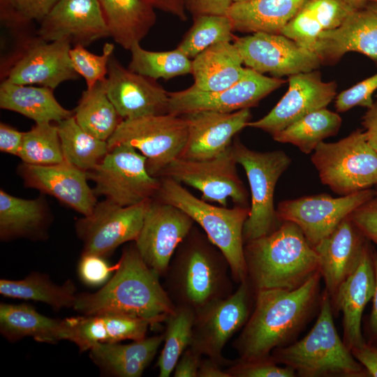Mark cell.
<instances>
[{"label": "cell", "instance_id": "4", "mask_svg": "<svg viewBox=\"0 0 377 377\" xmlns=\"http://www.w3.org/2000/svg\"><path fill=\"white\" fill-rule=\"evenodd\" d=\"M247 280L257 291L294 290L320 272V258L300 227L282 221L269 235L244 244Z\"/></svg>", "mask_w": 377, "mask_h": 377}, {"label": "cell", "instance_id": "50", "mask_svg": "<svg viewBox=\"0 0 377 377\" xmlns=\"http://www.w3.org/2000/svg\"><path fill=\"white\" fill-rule=\"evenodd\" d=\"M193 17L202 15H226L232 0H184Z\"/></svg>", "mask_w": 377, "mask_h": 377}, {"label": "cell", "instance_id": "51", "mask_svg": "<svg viewBox=\"0 0 377 377\" xmlns=\"http://www.w3.org/2000/svg\"><path fill=\"white\" fill-rule=\"evenodd\" d=\"M202 356L191 347H188L179 358L172 376L174 377H198Z\"/></svg>", "mask_w": 377, "mask_h": 377}, {"label": "cell", "instance_id": "32", "mask_svg": "<svg viewBox=\"0 0 377 377\" xmlns=\"http://www.w3.org/2000/svg\"><path fill=\"white\" fill-rule=\"evenodd\" d=\"M98 1L110 37L125 50L140 43L156 22L155 8L146 0Z\"/></svg>", "mask_w": 377, "mask_h": 377}, {"label": "cell", "instance_id": "61", "mask_svg": "<svg viewBox=\"0 0 377 377\" xmlns=\"http://www.w3.org/2000/svg\"><path fill=\"white\" fill-rule=\"evenodd\" d=\"M376 98H377V94L376 95Z\"/></svg>", "mask_w": 377, "mask_h": 377}, {"label": "cell", "instance_id": "44", "mask_svg": "<svg viewBox=\"0 0 377 377\" xmlns=\"http://www.w3.org/2000/svg\"><path fill=\"white\" fill-rule=\"evenodd\" d=\"M59 0H0V21L9 29L29 27L39 23Z\"/></svg>", "mask_w": 377, "mask_h": 377}, {"label": "cell", "instance_id": "55", "mask_svg": "<svg viewBox=\"0 0 377 377\" xmlns=\"http://www.w3.org/2000/svg\"><path fill=\"white\" fill-rule=\"evenodd\" d=\"M362 125L368 143L377 151V100L367 108L362 118Z\"/></svg>", "mask_w": 377, "mask_h": 377}, {"label": "cell", "instance_id": "36", "mask_svg": "<svg viewBox=\"0 0 377 377\" xmlns=\"http://www.w3.org/2000/svg\"><path fill=\"white\" fill-rule=\"evenodd\" d=\"M106 79L82 91L73 117L85 131L108 141L123 119L108 96Z\"/></svg>", "mask_w": 377, "mask_h": 377}, {"label": "cell", "instance_id": "17", "mask_svg": "<svg viewBox=\"0 0 377 377\" xmlns=\"http://www.w3.org/2000/svg\"><path fill=\"white\" fill-rule=\"evenodd\" d=\"M243 64L272 77L290 76L317 70L322 64L316 54L281 34L256 32L235 37Z\"/></svg>", "mask_w": 377, "mask_h": 377}, {"label": "cell", "instance_id": "24", "mask_svg": "<svg viewBox=\"0 0 377 377\" xmlns=\"http://www.w3.org/2000/svg\"><path fill=\"white\" fill-rule=\"evenodd\" d=\"M374 249L367 239L355 268L341 283L331 301L333 313L340 311L343 313V341L350 350L366 343L362 320L375 289Z\"/></svg>", "mask_w": 377, "mask_h": 377}, {"label": "cell", "instance_id": "35", "mask_svg": "<svg viewBox=\"0 0 377 377\" xmlns=\"http://www.w3.org/2000/svg\"><path fill=\"white\" fill-rule=\"evenodd\" d=\"M63 320L45 316L26 304H0V332L9 341L32 337L39 342L55 343L61 340Z\"/></svg>", "mask_w": 377, "mask_h": 377}, {"label": "cell", "instance_id": "16", "mask_svg": "<svg viewBox=\"0 0 377 377\" xmlns=\"http://www.w3.org/2000/svg\"><path fill=\"white\" fill-rule=\"evenodd\" d=\"M285 82L282 78L266 76L247 68L240 80L221 91H205L193 84L182 91L168 92V113L181 116L201 110L232 112L250 108Z\"/></svg>", "mask_w": 377, "mask_h": 377}, {"label": "cell", "instance_id": "31", "mask_svg": "<svg viewBox=\"0 0 377 377\" xmlns=\"http://www.w3.org/2000/svg\"><path fill=\"white\" fill-rule=\"evenodd\" d=\"M307 0H250L233 2L226 15L234 30L281 34Z\"/></svg>", "mask_w": 377, "mask_h": 377}, {"label": "cell", "instance_id": "46", "mask_svg": "<svg viewBox=\"0 0 377 377\" xmlns=\"http://www.w3.org/2000/svg\"><path fill=\"white\" fill-rule=\"evenodd\" d=\"M226 371L230 377H295V371L288 366L279 367L271 355L269 357L242 360L238 358Z\"/></svg>", "mask_w": 377, "mask_h": 377}, {"label": "cell", "instance_id": "21", "mask_svg": "<svg viewBox=\"0 0 377 377\" xmlns=\"http://www.w3.org/2000/svg\"><path fill=\"white\" fill-rule=\"evenodd\" d=\"M36 32L47 42L68 40L73 46L87 47L110 37L98 0H59Z\"/></svg>", "mask_w": 377, "mask_h": 377}, {"label": "cell", "instance_id": "57", "mask_svg": "<svg viewBox=\"0 0 377 377\" xmlns=\"http://www.w3.org/2000/svg\"><path fill=\"white\" fill-rule=\"evenodd\" d=\"M198 377H230L223 367L214 360L205 357H202Z\"/></svg>", "mask_w": 377, "mask_h": 377}, {"label": "cell", "instance_id": "59", "mask_svg": "<svg viewBox=\"0 0 377 377\" xmlns=\"http://www.w3.org/2000/svg\"><path fill=\"white\" fill-rule=\"evenodd\" d=\"M250 1V0H232V2H240V1Z\"/></svg>", "mask_w": 377, "mask_h": 377}, {"label": "cell", "instance_id": "58", "mask_svg": "<svg viewBox=\"0 0 377 377\" xmlns=\"http://www.w3.org/2000/svg\"><path fill=\"white\" fill-rule=\"evenodd\" d=\"M353 9L364 7L369 3H377V0H341Z\"/></svg>", "mask_w": 377, "mask_h": 377}, {"label": "cell", "instance_id": "19", "mask_svg": "<svg viewBox=\"0 0 377 377\" xmlns=\"http://www.w3.org/2000/svg\"><path fill=\"white\" fill-rule=\"evenodd\" d=\"M288 89L272 110L247 127L259 128L272 136L314 111L326 108L337 96V83L324 82L315 70L289 76Z\"/></svg>", "mask_w": 377, "mask_h": 377}, {"label": "cell", "instance_id": "39", "mask_svg": "<svg viewBox=\"0 0 377 377\" xmlns=\"http://www.w3.org/2000/svg\"><path fill=\"white\" fill-rule=\"evenodd\" d=\"M64 161L85 171L94 168L109 151L105 140L82 129L73 115L56 123Z\"/></svg>", "mask_w": 377, "mask_h": 377}, {"label": "cell", "instance_id": "29", "mask_svg": "<svg viewBox=\"0 0 377 377\" xmlns=\"http://www.w3.org/2000/svg\"><path fill=\"white\" fill-rule=\"evenodd\" d=\"M52 216L44 195L34 199L13 196L0 190V238L42 239L46 237Z\"/></svg>", "mask_w": 377, "mask_h": 377}, {"label": "cell", "instance_id": "8", "mask_svg": "<svg viewBox=\"0 0 377 377\" xmlns=\"http://www.w3.org/2000/svg\"><path fill=\"white\" fill-rule=\"evenodd\" d=\"M9 53L1 57V79L18 84H36L57 88L64 82L77 80L68 40L47 42L24 32L15 40Z\"/></svg>", "mask_w": 377, "mask_h": 377}, {"label": "cell", "instance_id": "52", "mask_svg": "<svg viewBox=\"0 0 377 377\" xmlns=\"http://www.w3.org/2000/svg\"><path fill=\"white\" fill-rule=\"evenodd\" d=\"M24 132L3 122L0 123V151L17 156L19 154Z\"/></svg>", "mask_w": 377, "mask_h": 377}, {"label": "cell", "instance_id": "9", "mask_svg": "<svg viewBox=\"0 0 377 377\" xmlns=\"http://www.w3.org/2000/svg\"><path fill=\"white\" fill-rule=\"evenodd\" d=\"M237 164L245 170L251 190V206L244 223V244L274 231L281 223L274 205L276 184L291 158L283 151L260 152L236 139L230 145Z\"/></svg>", "mask_w": 377, "mask_h": 377}, {"label": "cell", "instance_id": "11", "mask_svg": "<svg viewBox=\"0 0 377 377\" xmlns=\"http://www.w3.org/2000/svg\"><path fill=\"white\" fill-rule=\"evenodd\" d=\"M255 294L246 279L230 296L214 300L196 311L189 347L223 367L230 366L235 360L226 359L223 349L249 318Z\"/></svg>", "mask_w": 377, "mask_h": 377}, {"label": "cell", "instance_id": "6", "mask_svg": "<svg viewBox=\"0 0 377 377\" xmlns=\"http://www.w3.org/2000/svg\"><path fill=\"white\" fill-rule=\"evenodd\" d=\"M159 178V177H158ZM154 198L172 205L186 212L204 230L211 242L227 259L232 280L237 283L247 279L244 258L243 229L250 207L233 208L214 206L194 196L174 179L161 177Z\"/></svg>", "mask_w": 377, "mask_h": 377}, {"label": "cell", "instance_id": "47", "mask_svg": "<svg viewBox=\"0 0 377 377\" xmlns=\"http://www.w3.org/2000/svg\"><path fill=\"white\" fill-rule=\"evenodd\" d=\"M377 90V73L336 96L334 105L337 112H344L361 106L369 108L374 103L373 94Z\"/></svg>", "mask_w": 377, "mask_h": 377}, {"label": "cell", "instance_id": "40", "mask_svg": "<svg viewBox=\"0 0 377 377\" xmlns=\"http://www.w3.org/2000/svg\"><path fill=\"white\" fill-rule=\"evenodd\" d=\"M195 311L186 306H175L165 321L163 346L158 358L159 377H169L184 351L190 346Z\"/></svg>", "mask_w": 377, "mask_h": 377}, {"label": "cell", "instance_id": "37", "mask_svg": "<svg viewBox=\"0 0 377 377\" xmlns=\"http://www.w3.org/2000/svg\"><path fill=\"white\" fill-rule=\"evenodd\" d=\"M75 292L72 281L57 285L47 275L38 272L20 280H0V293L3 296L43 302L55 310L73 308L77 295Z\"/></svg>", "mask_w": 377, "mask_h": 377}, {"label": "cell", "instance_id": "22", "mask_svg": "<svg viewBox=\"0 0 377 377\" xmlns=\"http://www.w3.org/2000/svg\"><path fill=\"white\" fill-rule=\"evenodd\" d=\"M17 172L25 187L55 198L83 216H89L98 202L87 172L66 161L47 165L22 163Z\"/></svg>", "mask_w": 377, "mask_h": 377}, {"label": "cell", "instance_id": "7", "mask_svg": "<svg viewBox=\"0 0 377 377\" xmlns=\"http://www.w3.org/2000/svg\"><path fill=\"white\" fill-rule=\"evenodd\" d=\"M311 161L323 184L341 195L377 185V151L357 128L334 142H320Z\"/></svg>", "mask_w": 377, "mask_h": 377}, {"label": "cell", "instance_id": "27", "mask_svg": "<svg viewBox=\"0 0 377 377\" xmlns=\"http://www.w3.org/2000/svg\"><path fill=\"white\" fill-rule=\"evenodd\" d=\"M367 239L349 216L313 246L320 258V272L332 301L341 283L353 272Z\"/></svg>", "mask_w": 377, "mask_h": 377}, {"label": "cell", "instance_id": "18", "mask_svg": "<svg viewBox=\"0 0 377 377\" xmlns=\"http://www.w3.org/2000/svg\"><path fill=\"white\" fill-rule=\"evenodd\" d=\"M193 223L177 207L156 198L151 200L134 242L142 259L161 277L165 276L175 251L193 228Z\"/></svg>", "mask_w": 377, "mask_h": 377}, {"label": "cell", "instance_id": "2", "mask_svg": "<svg viewBox=\"0 0 377 377\" xmlns=\"http://www.w3.org/2000/svg\"><path fill=\"white\" fill-rule=\"evenodd\" d=\"M117 265L114 274L99 290L77 295L73 309L82 315H129L149 320L154 326L165 323L175 304L135 244L124 248Z\"/></svg>", "mask_w": 377, "mask_h": 377}, {"label": "cell", "instance_id": "56", "mask_svg": "<svg viewBox=\"0 0 377 377\" xmlns=\"http://www.w3.org/2000/svg\"><path fill=\"white\" fill-rule=\"evenodd\" d=\"M155 8L166 12L182 21L187 19L184 0H146Z\"/></svg>", "mask_w": 377, "mask_h": 377}, {"label": "cell", "instance_id": "14", "mask_svg": "<svg viewBox=\"0 0 377 377\" xmlns=\"http://www.w3.org/2000/svg\"><path fill=\"white\" fill-rule=\"evenodd\" d=\"M151 200L127 207L107 199L98 202L89 216L75 223L76 233L83 243L82 253L105 257L121 244L135 241Z\"/></svg>", "mask_w": 377, "mask_h": 377}, {"label": "cell", "instance_id": "5", "mask_svg": "<svg viewBox=\"0 0 377 377\" xmlns=\"http://www.w3.org/2000/svg\"><path fill=\"white\" fill-rule=\"evenodd\" d=\"M330 297L324 290L318 318L301 340L276 348L271 356L302 377H366L364 367L354 357L337 331Z\"/></svg>", "mask_w": 377, "mask_h": 377}, {"label": "cell", "instance_id": "33", "mask_svg": "<svg viewBox=\"0 0 377 377\" xmlns=\"http://www.w3.org/2000/svg\"><path fill=\"white\" fill-rule=\"evenodd\" d=\"M353 10L341 0H307L281 34L313 52L319 35L338 27Z\"/></svg>", "mask_w": 377, "mask_h": 377}, {"label": "cell", "instance_id": "38", "mask_svg": "<svg viewBox=\"0 0 377 377\" xmlns=\"http://www.w3.org/2000/svg\"><path fill=\"white\" fill-rule=\"evenodd\" d=\"M341 123L338 113L323 108L303 117L272 138L279 142L292 144L307 154L325 139L336 135Z\"/></svg>", "mask_w": 377, "mask_h": 377}, {"label": "cell", "instance_id": "42", "mask_svg": "<svg viewBox=\"0 0 377 377\" xmlns=\"http://www.w3.org/2000/svg\"><path fill=\"white\" fill-rule=\"evenodd\" d=\"M193 23L177 46L189 58H194L209 47L233 40L232 22L227 15H202Z\"/></svg>", "mask_w": 377, "mask_h": 377}, {"label": "cell", "instance_id": "23", "mask_svg": "<svg viewBox=\"0 0 377 377\" xmlns=\"http://www.w3.org/2000/svg\"><path fill=\"white\" fill-rule=\"evenodd\" d=\"M181 116L187 122L188 137L179 158L189 160L209 159L226 151L251 118L250 108L232 112L201 110Z\"/></svg>", "mask_w": 377, "mask_h": 377}, {"label": "cell", "instance_id": "30", "mask_svg": "<svg viewBox=\"0 0 377 377\" xmlns=\"http://www.w3.org/2000/svg\"><path fill=\"white\" fill-rule=\"evenodd\" d=\"M240 53L233 43H216L203 50L192 61L193 85L205 91L227 89L246 74Z\"/></svg>", "mask_w": 377, "mask_h": 377}, {"label": "cell", "instance_id": "26", "mask_svg": "<svg viewBox=\"0 0 377 377\" xmlns=\"http://www.w3.org/2000/svg\"><path fill=\"white\" fill-rule=\"evenodd\" d=\"M154 326L149 320L122 313L82 315L63 319L61 337L75 343L82 353L97 343L142 339Z\"/></svg>", "mask_w": 377, "mask_h": 377}, {"label": "cell", "instance_id": "20", "mask_svg": "<svg viewBox=\"0 0 377 377\" xmlns=\"http://www.w3.org/2000/svg\"><path fill=\"white\" fill-rule=\"evenodd\" d=\"M107 75L108 96L122 119L168 113V91L155 80L124 67L113 54Z\"/></svg>", "mask_w": 377, "mask_h": 377}, {"label": "cell", "instance_id": "12", "mask_svg": "<svg viewBox=\"0 0 377 377\" xmlns=\"http://www.w3.org/2000/svg\"><path fill=\"white\" fill-rule=\"evenodd\" d=\"M187 137L186 119L167 113L123 119L107 142L109 149L120 144L133 147L146 157L149 173L158 177L179 157Z\"/></svg>", "mask_w": 377, "mask_h": 377}, {"label": "cell", "instance_id": "28", "mask_svg": "<svg viewBox=\"0 0 377 377\" xmlns=\"http://www.w3.org/2000/svg\"><path fill=\"white\" fill-rule=\"evenodd\" d=\"M163 342V334L132 343H97L89 357L102 374L115 377H140Z\"/></svg>", "mask_w": 377, "mask_h": 377}, {"label": "cell", "instance_id": "43", "mask_svg": "<svg viewBox=\"0 0 377 377\" xmlns=\"http://www.w3.org/2000/svg\"><path fill=\"white\" fill-rule=\"evenodd\" d=\"M17 156L22 163L47 165L64 161L56 123L35 124L24 132Z\"/></svg>", "mask_w": 377, "mask_h": 377}, {"label": "cell", "instance_id": "53", "mask_svg": "<svg viewBox=\"0 0 377 377\" xmlns=\"http://www.w3.org/2000/svg\"><path fill=\"white\" fill-rule=\"evenodd\" d=\"M373 263L375 272V289L372 297V308L365 330L367 343L377 347V251L374 249Z\"/></svg>", "mask_w": 377, "mask_h": 377}, {"label": "cell", "instance_id": "60", "mask_svg": "<svg viewBox=\"0 0 377 377\" xmlns=\"http://www.w3.org/2000/svg\"><path fill=\"white\" fill-rule=\"evenodd\" d=\"M374 188L375 189V191H376V193H377V185H376V186H375L374 187Z\"/></svg>", "mask_w": 377, "mask_h": 377}, {"label": "cell", "instance_id": "34", "mask_svg": "<svg viewBox=\"0 0 377 377\" xmlns=\"http://www.w3.org/2000/svg\"><path fill=\"white\" fill-rule=\"evenodd\" d=\"M52 89L18 84L7 80L0 84V108L17 112L36 124L59 122L73 115L57 101Z\"/></svg>", "mask_w": 377, "mask_h": 377}, {"label": "cell", "instance_id": "10", "mask_svg": "<svg viewBox=\"0 0 377 377\" xmlns=\"http://www.w3.org/2000/svg\"><path fill=\"white\" fill-rule=\"evenodd\" d=\"M146 163V157L133 147L120 144L110 149L87 175L95 184L96 196L133 206L154 198L160 188V179L149 173Z\"/></svg>", "mask_w": 377, "mask_h": 377}, {"label": "cell", "instance_id": "1", "mask_svg": "<svg viewBox=\"0 0 377 377\" xmlns=\"http://www.w3.org/2000/svg\"><path fill=\"white\" fill-rule=\"evenodd\" d=\"M320 272L294 290L257 291L253 311L232 343L242 360L269 357L272 351L293 343L320 306Z\"/></svg>", "mask_w": 377, "mask_h": 377}, {"label": "cell", "instance_id": "54", "mask_svg": "<svg viewBox=\"0 0 377 377\" xmlns=\"http://www.w3.org/2000/svg\"><path fill=\"white\" fill-rule=\"evenodd\" d=\"M351 353L354 357L364 367L369 376L377 377V347L368 343L353 348Z\"/></svg>", "mask_w": 377, "mask_h": 377}, {"label": "cell", "instance_id": "48", "mask_svg": "<svg viewBox=\"0 0 377 377\" xmlns=\"http://www.w3.org/2000/svg\"><path fill=\"white\" fill-rule=\"evenodd\" d=\"M117 265H110L105 257L95 254L82 253L78 264L80 280L87 286H98L105 283L114 272Z\"/></svg>", "mask_w": 377, "mask_h": 377}, {"label": "cell", "instance_id": "3", "mask_svg": "<svg viewBox=\"0 0 377 377\" xmlns=\"http://www.w3.org/2000/svg\"><path fill=\"white\" fill-rule=\"evenodd\" d=\"M163 277V286L175 306L195 311L234 292L227 259L193 227L175 251Z\"/></svg>", "mask_w": 377, "mask_h": 377}, {"label": "cell", "instance_id": "41", "mask_svg": "<svg viewBox=\"0 0 377 377\" xmlns=\"http://www.w3.org/2000/svg\"><path fill=\"white\" fill-rule=\"evenodd\" d=\"M128 68L153 80L172 77L192 73V61L177 48L164 52L149 51L140 43L131 50Z\"/></svg>", "mask_w": 377, "mask_h": 377}, {"label": "cell", "instance_id": "15", "mask_svg": "<svg viewBox=\"0 0 377 377\" xmlns=\"http://www.w3.org/2000/svg\"><path fill=\"white\" fill-rule=\"evenodd\" d=\"M376 193L374 188L333 198L327 193L283 200L276 209L281 222L297 225L313 247L330 235L339 223Z\"/></svg>", "mask_w": 377, "mask_h": 377}, {"label": "cell", "instance_id": "49", "mask_svg": "<svg viewBox=\"0 0 377 377\" xmlns=\"http://www.w3.org/2000/svg\"><path fill=\"white\" fill-rule=\"evenodd\" d=\"M348 216L362 235L377 246V193Z\"/></svg>", "mask_w": 377, "mask_h": 377}, {"label": "cell", "instance_id": "13", "mask_svg": "<svg viewBox=\"0 0 377 377\" xmlns=\"http://www.w3.org/2000/svg\"><path fill=\"white\" fill-rule=\"evenodd\" d=\"M230 146L221 154L209 159L177 158L159 174L192 186L202 193V199L226 207L230 198L235 205L249 206V193L240 179Z\"/></svg>", "mask_w": 377, "mask_h": 377}, {"label": "cell", "instance_id": "25", "mask_svg": "<svg viewBox=\"0 0 377 377\" xmlns=\"http://www.w3.org/2000/svg\"><path fill=\"white\" fill-rule=\"evenodd\" d=\"M313 52L322 64H334L355 52L377 64V3L353 10L338 27L321 33Z\"/></svg>", "mask_w": 377, "mask_h": 377}, {"label": "cell", "instance_id": "45", "mask_svg": "<svg viewBox=\"0 0 377 377\" xmlns=\"http://www.w3.org/2000/svg\"><path fill=\"white\" fill-rule=\"evenodd\" d=\"M85 47L79 45L73 46L70 50V57L75 71L84 77L87 88H91L106 78L108 63L114 46L112 43H105L101 55L91 53Z\"/></svg>", "mask_w": 377, "mask_h": 377}]
</instances>
